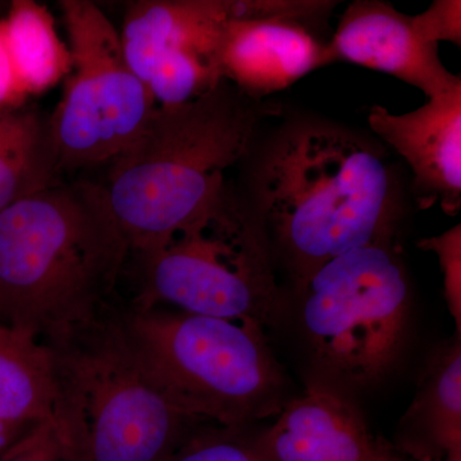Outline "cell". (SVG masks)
Masks as SVG:
<instances>
[{
	"instance_id": "ffe728a7",
	"label": "cell",
	"mask_w": 461,
	"mask_h": 461,
	"mask_svg": "<svg viewBox=\"0 0 461 461\" xmlns=\"http://www.w3.org/2000/svg\"><path fill=\"white\" fill-rule=\"evenodd\" d=\"M417 245L421 250L432 251L438 258L444 277L446 305L456 327V336H461V224L441 235L421 239Z\"/></svg>"
},
{
	"instance_id": "cb8c5ba5",
	"label": "cell",
	"mask_w": 461,
	"mask_h": 461,
	"mask_svg": "<svg viewBox=\"0 0 461 461\" xmlns=\"http://www.w3.org/2000/svg\"><path fill=\"white\" fill-rule=\"evenodd\" d=\"M381 461H409L406 459L405 456H402V454L399 453V451L396 450V448H393V451H391L390 454L387 455L384 459H382Z\"/></svg>"
},
{
	"instance_id": "8992f818",
	"label": "cell",
	"mask_w": 461,
	"mask_h": 461,
	"mask_svg": "<svg viewBox=\"0 0 461 461\" xmlns=\"http://www.w3.org/2000/svg\"><path fill=\"white\" fill-rule=\"evenodd\" d=\"M295 287L313 381L348 393L393 371L405 348L411 308L397 238L332 258Z\"/></svg>"
},
{
	"instance_id": "5bb4252c",
	"label": "cell",
	"mask_w": 461,
	"mask_h": 461,
	"mask_svg": "<svg viewBox=\"0 0 461 461\" xmlns=\"http://www.w3.org/2000/svg\"><path fill=\"white\" fill-rule=\"evenodd\" d=\"M461 336L436 351L396 430L409 461H461Z\"/></svg>"
},
{
	"instance_id": "9a60e30c",
	"label": "cell",
	"mask_w": 461,
	"mask_h": 461,
	"mask_svg": "<svg viewBox=\"0 0 461 461\" xmlns=\"http://www.w3.org/2000/svg\"><path fill=\"white\" fill-rule=\"evenodd\" d=\"M57 400L50 346L32 330L0 321V421L32 427L53 420Z\"/></svg>"
},
{
	"instance_id": "603a6c76",
	"label": "cell",
	"mask_w": 461,
	"mask_h": 461,
	"mask_svg": "<svg viewBox=\"0 0 461 461\" xmlns=\"http://www.w3.org/2000/svg\"><path fill=\"white\" fill-rule=\"evenodd\" d=\"M30 429H32V427L16 426V424H8L5 423V421H0V455L5 453L9 446L14 444V441H17V439Z\"/></svg>"
},
{
	"instance_id": "5b68a950",
	"label": "cell",
	"mask_w": 461,
	"mask_h": 461,
	"mask_svg": "<svg viewBox=\"0 0 461 461\" xmlns=\"http://www.w3.org/2000/svg\"><path fill=\"white\" fill-rule=\"evenodd\" d=\"M120 317L151 377L199 420L248 427L277 417L288 402L286 377L259 324L159 306H130Z\"/></svg>"
},
{
	"instance_id": "7a4b0ae2",
	"label": "cell",
	"mask_w": 461,
	"mask_h": 461,
	"mask_svg": "<svg viewBox=\"0 0 461 461\" xmlns=\"http://www.w3.org/2000/svg\"><path fill=\"white\" fill-rule=\"evenodd\" d=\"M258 217L295 285L355 248L397 238L402 191L384 156L330 127H302L267 153L256 178Z\"/></svg>"
},
{
	"instance_id": "d6986e66",
	"label": "cell",
	"mask_w": 461,
	"mask_h": 461,
	"mask_svg": "<svg viewBox=\"0 0 461 461\" xmlns=\"http://www.w3.org/2000/svg\"><path fill=\"white\" fill-rule=\"evenodd\" d=\"M0 461H86L71 439L48 420L35 424L0 455Z\"/></svg>"
},
{
	"instance_id": "2e32d148",
	"label": "cell",
	"mask_w": 461,
	"mask_h": 461,
	"mask_svg": "<svg viewBox=\"0 0 461 461\" xmlns=\"http://www.w3.org/2000/svg\"><path fill=\"white\" fill-rule=\"evenodd\" d=\"M60 177L50 115L26 105L0 112V212Z\"/></svg>"
},
{
	"instance_id": "9c48e42d",
	"label": "cell",
	"mask_w": 461,
	"mask_h": 461,
	"mask_svg": "<svg viewBox=\"0 0 461 461\" xmlns=\"http://www.w3.org/2000/svg\"><path fill=\"white\" fill-rule=\"evenodd\" d=\"M369 126L411 167V191L420 209H461V85L429 98L405 114L373 105Z\"/></svg>"
},
{
	"instance_id": "30bf717a",
	"label": "cell",
	"mask_w": 461,
	"mask_h": 461,
	"mask_svg": "<svg viewBox=\"0 0 461 461\" xmlns=\"http://www.w3.org/2000/svg\"><path fill=\"white\" fill-rule=\"evenodd\" d=\"M330 65L348 62L384 72L420 89L427 98L461 85L439 59L438 45L421 41L411 16L378 0H357L345 9L332 41Z\"/></svg>"
},
{
	"instance_id": "4fadbf2b",
	"label": "cell",
	"mask_w": 461,
	"mask_h": 461,
	"mask_svg": "<svg viewBox=\"0 0 461 461\" xmlns=\"http://www.w3.org/2000/svg\"><path fill=\"white\" fill-rule=\"evenodd\" d=\"M230 0H141L127 7L120 32L127 65L147 85L167 51L181 48L213 54L226 23Z\"/></svg>"
},
{
	"instance_id": "ac0fdd59",
	"label": "cell",
	"mask_w": 461,
	"mask_h": 461,
	"mask_svg": "<svg viewBox=\"0 0 461 461\" xmlns=\"http://www.w3.org/2000/svg\"><path fill=\"white\" fill-rule=\"evenodd\" d=\"M167 461H267L256 437L245 427L206 424L193 433Z\"/></svg>"
},
{
	"instance_id": "277c9868",
	"label": "cell",
	"mask_w": 461,
	"mask_h": 461,
	"mask_svg": "<svg viewBox=\"0 0 461 461\" xmlns=\"http://www.w3.org/2000/svg\"><path fill=\"white\" fill-rule=\"evenodd\" d=\"M121 308L45 339L56 366L54 421L86 461H167L208 423L151 377L121 324Z\"/></svg>"
},
{
	"instance_id": "8fae6325",
	"label": "cell",
	"mask_w": 461,
	"mask_h": 461,
	"mask_svg": "<svg viewBox=\"0 0 461 461\" xmlns=\"http://www.w3.org/2000/svg\"><path fill=\"white\" fill-rule=\"evenodd\" d=\"M256 441L267 461H381L395 448L373 435L348 393L317 381Z\"/></svg>"
},
{
	"instance_id": "7c38bea8",
	"label": "cell",
	"mask_w": 461,
	"mask_h": 461,
	"mask_svg": "<svg viewBox=\"0 0 461 461\" xmlns=\"http://www.w3.org/2000/svg\"><path fill=\"white\" fill-rule=\"evenodd\" d=\"M308 26L291 18L229 21L217 50L223 80L248 99L262 102L329 66L327 44Z\"/></svg>"
},
{
	"instance_id": "52a82bcc",
	"label": "cell",
	"mask_w": 461,
	"mask_h": 461,
	"mask_svg": "<svg viewBox=\"0 0 461 461\" xmlns=\"http://www.w3.org/2000/svg\"><path fill=\"white\" fill-rule=\"evenodd\" d=\"M138 257L141 285L135 308L159 304L222 320L278 324L284 296L264 230L229 190L162 247Z\"/></svg>"
},
{
	"instance_id": "ba28073f",
	"label": "cell",
	"mask_w": 461,
	"mask_h": 461,
	"mask_svg": "<svg viewBox=\"0 0 461 461\" xmlns=\"http://www.w3.org/2000/svg\"><path fill=\"white\" fill-rule=\"evenodd\" d=\"M72 57L54 113L51 140L60 175L109 165L144 129L157 108L124 58L120 32L89 0L59 2Z\"/></svg>"
},
{
	"instance_id": "44dd1931",
	"label": "cell",
	"mask_w": 461,
	"mask_h": 461,
	"mask_svg": "<svg viewBox=\"0 0 461 461\" xmlns=\"http://www.w3.org/2000/svg\"><path fill=\"white\" fill-rule=\"evenodd\" d=\"M412 26L418 36L427 44L439 41L461 45L460 0H436L423 14L411 16Z\"/></svg>"
},
{
	"instance_id": "e0dca14e",
	"label": "cell",
	"mask_w": 461,
	"mask_h": 461,
	"mask_svg": "<svg viewBox=\"0 0 461 461\" xmlns=\"http://www.w3.org/2000/svg\"><path fill=\"white\" fill-rule=\"evenodd\" d=\"M2 25L14 69L29 98L71 74V51L59 38L45 5L35 0H14Z\"/></svg>"
},
{
	"instance_id": "7402d4cb",
	"label": "cell",
	"mask_w": 461,
	"mask_h": 461,
	"mask_svg": "<svg viewBox=\"0 0 461 461\" xmlns=\"http://www.w3.org/2000/svg\"><path fill=\"white\" fill-rule=\"evenodd\" d=\"M27 99L29 95L14 69L0 20V112L25 107Z\"/></svg>"
},
{
	"instance_id": "6da1fadb",
	"label": "cell",
	"mask_w": 461,
	"mask_h": 461,
	"mask_svg": "<svg viewBox=\"0 0 461 461\" xmlns=\"http://www.w3.org/2000/svg\"><path fill=\"white\" fill-rule=\"evenodd\" d=\"M131 250L102 184L60 181L0 212V321L45 341L98 320Z\"/></svg>"
},
{
	"instance_id": "3957f363",
	"label": "cell",
	"mask_w": 461,
	"mask_h": 461,
	"mask_svg": "<svg viewBox=\"0 0 461 461\" xmlns=\"http://www.w3.org/2000/svg\"><path fill=\"white\" fill-rule=\"evenodd\" d=\"M275 111L224 80L187 104L154 109L102 185L133 257L162 247L220 200L224 173L247 156L260 121Z\"/></svg>"
}]
</instances>
